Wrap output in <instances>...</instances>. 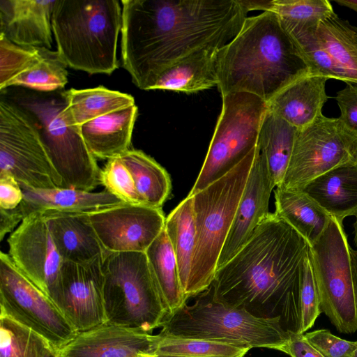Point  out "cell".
<instances>
[{
    "label": "cell",
    "instance_id": "51",
    "mask_svg": "<svg viewBox=\"0 0 357 357\" xmlns=\"http://www.w3.org/2000/svg\"><path fill=\"white\" fill-rule=\"evenodd\" d=\"M142 357H155V356H151V355H143Z\"/></svg>",
    "mask_w": 357,
    "mask_h": 357
},
{
    "label": "cell",
    "instance_id": "19",
    "mask_svg": "<svg viewBox=\"0 0 357 357\" xmlns=\"http://www.w3.org/2000/svg\"><path fill=\"white\" fill-rule=\"evenodd\" d=\"M55 1L1 0L0 33L21 46L51 49Z\"/></svg>",
    "mask_w": 357,
    "mask_h": 357
},
{
    "label": "cell",
    "instance_id": "1",
    "mask_svg": "<svg viewBox=\"0 0 357 357\" xmlns=\"http://www.w3.org/2000/svg\"><path fill=\"white\" fill-rule=\"evenodd\" d=\"M123 67L140 89L151 90L172 63L204 46L222 48L247 12L237 0H122Z\"/></svg>",
    "mask_w": 357,
    "mask_h": 357
},
{
    "label": "cell",
    "instance_id": "11",
    "mask_svg": "<svg viewBox=\"0 0 357 357\" xmlns=\"http://www.w3.org/2000/svg\"><path fill=\"white\" fill-rule=\"evenodd\" d=\"M0 174L35 190L62 185L34 121L8 98L0 101Z\"/></svg>",
    "mask_w": 357,
    "mask_h": 357
},
{
    "label": "cell",
    "instance_id": "14",
    "mask_svg": "<svg viewBox=\"0 0 357 357\" xmlns=\"http://www.w3.org/2000/svg\"><path fill=\"white\" fill-rule=\"evenodd\" d=\"M104 257L85 264H62L52 301L77 333L106 323L102 269Z\"/></svg>",
    "mask_w": 357,
    "mask_h": 357
},
{
    "label": "cell",
    "instance_id": "34",
    "mask_svg": "<svg viewBox=\"0 0 357 357\" xmlns=\"http://www.w3.org/2000/svg\"><path fill=\"white\" fill-rule=\"evenodd\" d=\"M41 57L8 84L9 86H24L43 93L62 89L68 83V66L57 51L40 47Z\"/></svg>",
    "mask_w": 357,
    "mask_h": 357
},
{
    "label": "cell",
    "instance_id": "18",
    "mask_svg": "<svg viewBox=\"0 0 357 357\" xmlns=\"http://www.w3.org/2000/svg\"><path fill=\"white\" fill-rule=\"evenodd\" d=\"M157 335L109 324L77 333L59 357H142L152 355Z\"/></svg>",
    "mask_w": 357,
    "mask_h": 357
},
{
    "label": "cell",
    "instance_id": "35",
    "mask_svg": "<svg viewBox=\"0 0 357 357\" xmlns=\"http://www.w3.org/2000/svg\"><path fill=\"white\" fill-rule=\"evenodd\" d=\"M56 352L40 335L0 315V357H50Z\"/></svg>",
    "mask_w": 357,
    "mask_h": 357
},
{
    "label": "cell",
    "instance_id": "17",
    "mask_svg": "<svg viewBox=\"0 0 357 357\" xmlns=\"http://www.w3.org/2000/svg\"><path fill=\"white\" fill-rule=\"evenodd\" d=\"M273 188L266 158L257 146L256 155L216 271L244 247L270 213L268 204Z\"/></svg>",
    "mask_w": 357,
    "mask_h": 357
},
{
    "label": "cell",
    "instance_id": "26",
    "mask_svg": "<svg viewBox=\"0 0 357 357\" xmlns=\"http://www.w3.org/2000/svg\"><path fill=\"white\" fill-rule=\"evenodd\" d=\"M275 214L298 232L310 245L321 236L331 217L302 190L277 187Z\"/></svg>",
    "mask_w": 357,
    "mask_h": 357
},
{
    "label": "cell",
    "instance_id": "37",
    "mask_svg": "<svg viewBox=\"0 0 357 357\" xmlns=\"http://www.w3.org/2000/svg\"><path fill=\"white\" fill-rule=\"evenodd\" d=\"M317 29H305L289 33L308 64L310 74L348 83L345 73L317 40L315 35Z\"/></svg>",
    "mask_w": 357,
    "mask_h": 357
},
{
    "label": "cell",
    "instance_id": "31",
    "mask_svg": "<svg viewBox=\"0 0 357 357\" xmlns=\"http://www.w3.org/2000/svg\"><path fill=\"white\" fill-rule=\"evenodd\" d=\"M315 35L345 73L348 83L357 85V26L335 14L319 23Z\"/></svg>",
    "mask_w": 357,
    "mask_h": 357
},
{
    "label": "cell",
    "instance_id": "13",
    "mask_svg": "<svg viewBox=\"0 0 357 357\" xmlns=\"http://www.w3.org/2000/svg\"><path fill=\"white\" fill-rule=\"evenodd\" d=\"M0 315L8 317L46 340L57 351L77 332L55 303L0 253Z\"/></svg>",
    "mask_w": 357,
    "mask_h": 357
},
{
    "label": "cell",
    "instance_id": "12",
    "mask_svg": "<svg viewBox=\"0 0 357 357\" xmlns=\"http://www.w3.org/2000/svg\"><path fill=\"white\" fill-rule=\"evenodd\" d=\"M357 163V135L338 118L324 114L298 130L290 161L278 187L302 190L314 178L347 164Z\"/></svg>",
    "mask_w": 357,
    "mask_h": 357
},
{
    "label": "cell",
    "instance_id": "27",
    "mask_svg": "<svg viewBox=\"0 0 357 357\" xmlns=\"http://www.w3.org/2000/svg\"><path fill=\"white\" fill-rule=\"evenodd\" d=\"M298 129L267 109L257 146L266 158L274 187L281 185L291 156Z\"/></svg>",
    "mask_w": 357,
    "mask_h": 357
},
{
    "label": "cell",
    "instance_id": "49",
    "mask_svg": "<svg viewBox=\"0 0 357 357\" xmlns=\"http://www.w3.org/2000/svg\"><path fill=\"white\" fill-rule=\"evenodd\" d=\"M351 357H357V349L354 351Z\"/></svg>",
    "mask_w": 357,
    "mask_h": 357
},
{
    "label": "cell",
    "instance_id": "46",
    "mask_svg": "<svg viewBox=\"0 0 357 357\" xmlns=\"http://www.w3.org/2000/svg\"><path fill=\"white\" fill-rule=\"evenodd\" d=\"M238 3L248 13L250 10H260L272 11L273 8V0H237Z\"/></svg>",
    "mask_w": 357,
    "mask_h": 357
},
{
    "label": "cell",
    "instance_id": "45",
    "mask_svg": "<svg viewBox=\"0 0 357 357\" xmlns=\"http://www.w3.org/2000/svg\"><path fill=\"white\" fill-rule=\"evenodd\" d=\"M24 217L17 206L14 209L0 208V240L2 241L8 233H12Z\"/></svg>",
    "mask_w": 357,
    "mask_h": 357
},
{
    "label": "cell",
    "instance_id": "29",
    "mask_svg": "<svg viewBox=\"0 0 357 357\" xmlns=\"http://www.w3.org/2000/svg\"><path fill=\"white\" fill-rule=\"evenodd\" d=\"M145 253L167 315H171L186 304L187 299L182 289L176 257L165 227Z\"/></svg>",
    "mask_w": 357,
    "mask_h": 357
},
{
    "label": "cell",
    "instance_id": "21",
    "mask_svg": "<svg viewBox=\"0 0 357 357\" xmlns=\"http://www.w3.org/2000/svg\"><path fill=\"white\" fill-rule=\"evenodd\" d=\"M20 185L23 199L18 207L24 219L33 213H90L123 203L106 190L98 192L64 188L35 190Z\"/></svg>",
    "mask_w": 357,
    "mask_h": 357
},
{
    "label": "cell",
    "instance_id": "48",
    "mask_svg": "<svg viewBox=\"0 0 357 357\" xmlns=\"http://www.w3.org/2000/svg\"><path fill=\"white\" fill-rule=\"evenodd\" d=\"M337 4L347 7L357 13V0H334Z\"/></svg>",
    "mask_w": 357,
    "mask_h": 357
},
{
    "label": "cell",
    "instance_id": "9",
    "mask_svg": "<svg viewBox=\"0 0 357 357\" xmlns=\"http://www.w3.org/2000/svg\"><path fill=\"white\" fill-rule=\"evenodd\" d=\"M222 96V107L192 196L224 176L257 147L267 102L244 92Z\"/></svg>",
    "mask_w": 357,
    "mask_h": 357
},
{
    "label": "cell",
    "instance_id": "5",
    "mask_svg": "<svg viewBox=\"0 0 357 357\" xmlns=\"http://www.w3.org/2000/svg\"><path fill=\"white\" fill-rule=\"evenodd\" d=\"M257 147L222 178L193 197L195 247L184 295L196 297L211 285L252 168Z\"/></svg>",
    "mask_w": 357,
    "mask_h": 357
},
{
    "label": "cell",
    "instance_id": "8",
    "mask_svg": "<svg viewBox=\"0 0 357 357\" xmlns=\"http://www.w3.org/2000/svg\"><path fill=\"white\" fill-rule=\"evenodd\" d=\"M106 323L152 333L167 311L145 252H107L102 265Z\"/></svg>",
    "mask_w": 357,
    "mask_h": 357
},
{
    "label": "cell",
    "instance_id": "42",
    "mask_svg": "<svg viewBox=\"0 0 357 357\" xmlns=\"http://www.w3.org/2000/svg\"><path fill=\"white\" fill-rule=\"evenodd\" d=\"M335 100L340 110V119L353 132L357 135V85L347 83L339 91Z\"/></svg>",
    "mask_w": 357,
    "mask_h": 357
},
{
    "label": "cell",
    "instance_id": "23",
    "mask_svg": "<svg viewBox=\"0 0 357 357\" xmlns=\"http://www.w3.org/2000/svg\"><path fill=\"white\" fill-rule=\"evenodd\" d=\"M134 105L84 123L78 127L89 150L96 158H119L128 151L137 116Z\"/></svg>",
    "mask_w": 357,
    "mask_h": 357
},
{
    "label": "cell",
    "instance_id": "7",
    "mask_svg": "<svg viewBox=\"0 0 357 357\" xmlns=\"http://www.w3.org/2000/svg\"><path fill=\"white\" fill-rule=\"evenodd\" d=\"M10 100L24 110L36 125L47 153L61 178V188L92 191L100 185L96 159L78 127L64 114L66 101L59 93L20 91Z\"/></svg>",
    "mask_w": 357,
    "mask_h": 357
},
{
    "label": "cell",
    "instance_id": "28",
    "mask_svg": "<svg viewBox=\"0 0 357 357\" xmlns=\"http://www.w3.org/2000/svg\"><path fill=\"white\" fill-rule=\"evenodd\" d=\"M66 101L64 114L73 126L84 123L108 113L135 105L130 94L99 86L95 88L63 91Z\"/></svg>",
    "mask_w": 357,
    "mask_h": 357
},
{
    "label": "cell",
    "instance_id": "50",
    "mask_svg": "<svg viewBox=\"0 0 357 357\" xmlns=\"http://www.w3.org/2000/svg\"><path fill=\"white\" fill-rule=\"evenodd\" d=\"M50 357H59L58 353L56 352V353L54 354L53 355L50 356Z\"/></svg>",
    "mask_w": 357,
    "mask_h": 357
},
{
    "label": "cell",
    "instance_id": "39",
    "mask_svg": "<svg viewBox=\"0 0 357 357\" xmlns=\"http://www.w3.org/2000/svg\"><path fill=\"white\" fill-rule=\"evenodd\" d=\"M100 181L107 191L123 203L144 204L130 172L119 158L107 160L100 171Z\"/></svg>",
    "mask_w": 357,
    "mask_h": 357
},
{
    "label": "cell",
    "instance_id": "40",
    "mask_svg": "<svg viewBox=\"0 0 357 357\" xmlns=\"http://www.w3.org/2000/svg\"><path fill=\"white\" fill-rule=\"evenodd\" d=\"M301 321L298 333L304 334L314 324L321 312L310 257L306 259L300 290Z\"/></svg>",
    "mask_w": 357,
    "mask_h": 357
},
{
    "label": "cell",
    "instance_id": "2",
    "mask_svg": "<svg viewBox=\"0 0 357 357\" xmlns=\"http://www.w3.org/2000/svg\"><path fill=\"white\" fill-rule=\"evenodd\" d=\"M309 243L269 213L244 247L215 272L214 298L298 333L300 290Z\"/></svg>",
    "mask_w": 357,
    "mask_h": 357
},
{
    "label": "cell",
    "instance_id": "41",
    "mask_svg": "<svg viewBox=\"0 0 357 357\" xmlns=\"http://www.w3.org/2000/svg\"><path fill=\"white\" fill-rule=\"evenodd\" d=\"M307 342L324 357H351L357 349V341L338 337L327 329L303 334Z\"/></svg>",
    "mask_w": 357,
    "mask_h": 357
},
{
    "label": "cell",
    "instance_id": "33",
    "mask_svg": "<svg viewBox=\"0 0 357 357\" xmlns=\"http://www.w3.org/2000/svg\"><path fill=\"white\" fill-rule=\"evenodd\" d=\"M157 335L155 357H244L250 350L225 342Z\"/></svg>",
    "mask_w": 357,
    "mask_h": 357
},
{
    "label": "cell",
    "instance_id": "20",
    "mask_svg": "<svg viewBox=\"0 0 357 357\" xmlns=\"http://www.w3.org/2000/svg\"><path fill=\"white\" fill-rule=\"evenodd\" d=\"M41 215L63 261L85 264L107 254L91 225L89 213Z\"/></svg>",
    "mask_w": 357,
    "mask_h": 357
},
{
    "label": "cell",
    "instance_id": "38",
    "mask_svg": "<svg viewBox=\"0 0 357 357\" xmlns=\"http://www.w3.org/2000/svg\"><path fill=\"white\" fill-rule=\"evenodd\" d=\"M40 47H25L0 33V90L4 91L15 77L29 70L40 59Z\"/></svg>",
    "mask_w": 357,
    "mask_h": 357
},
{
    "label": "cell",
    "instance_id": "32",
    "mask_svg": "<svg viewBox=\"0 0 357 357\" xmlns=\"http://www.w3.org/2000/svg\"><path fill=\"white\" fill-rule=\"evenodd\" d=\"M165 229L176 257L184 294L190 273L195 247L196 231L192 196H187L168 215L165 219Z\"/></svg>",
    "mask_w": 357,
    "mask_h": 357
},
{
    "label": "cell",
    "instance_id": "22",
    "mask_svg": "<svg viewBox=\"0 0 357 357\" xmlns=\"http://www.w3.org/2000/svg\"><path fill=\"white\" fill-rule=\"evenodd\" d=\"M327 79L309 74L296 80L267 102L268 109L298 130L310 126L323 114Z\"/></svg>",
    "mask_w": 357,
    "mask_h": 357
},
{
    "label": "cell",
    "instance_id": "24",
    "mask_svg": "<svg viewBox=\"0 0 357 357\" xmlns=\"http://www.w3.org/2000/svg\"><path fill=\"white\" fill-rule=\"evenodd\" d=\"M331 217L343 222L357 214V163L333 168L309 182L302 190Z\"/></svg>",
    "mask_w": 357,
    "mask_h": 357
},
{
    "label": "cell",
    "instance_id": "15",
    "mask_svg": "<svg viewBox=\"0 0 357 357\" xmlns=\"http://www.w3.org/2000/svg\"><path fill=\"white\" fill-rule=\"evenodd\" d=\"M91 225L109 252H145L165 227L162 208L122 203L89 213Z\"/></svg>",
    "mask_w": 357,
    "mask_h": 357
},
{
    "label": "cell",
    "instance_id": "4",
    "mask_svg": "<svg viewBox=\"0 0 357 357\" xmlns=\"http://www.w3.org/2000/svg\"><path fill=\"white\" fill-rule=\"evenodd\" d=\"M121 22L116 0H56L52 27L56 51L70 68L110 75L119 66Z\"/></svg>",
    "mask_w": 357,
    "mask_h": 357
},
{
    "label": "cell",
    "instance_id": "10",
    "mask_svg": "<svg viewBox=\"0 0 357 357\" xmlns=\"http://www.w3.org/2000/svg\"><path fill=\"white\" fill-rule=\"evenodd\" d=\"M309 257L318 291L320 308L337 331H357L350 246L343 224L331 217L314 243Z\"/></svg>",
    "mask_w": 357,
    "mask_h": 357
},
{
    "label": "cell",
    "instance_id": "30",
    "mask_svg": "<svg viewBox=\"0 0 357 357\" xmlns=\"http://www.w3.org/2000/svg\"><path fill=\"white\" fill-rule=\"evenodd\" d=\"M119 158L130 172L143 204L162 208L172 189L167 171L140 150L129 149Z\"/></svg>",
    "mask_w": 357,
    "mask_h": 357
},
{
    "label": "cell",
    "instance_id": "36",
    "mask_svg": "<svg viewBox=\"0 0 357 357\" xmlns=\"http://www.w3.org/2000/svg\"><path fill=\"white\" fill-rule=\"evenodd\" d=\"M272 11L289 33L316 29L321 21L336 14L328 0H273Z\"/></svg>",
    "mask_w": 357,
    "mask_h": 357
},
{
    "label": "cell",
    "instance_id": "47",
    "mask_svg": "<svg viewBox=\"0 0 357 357\" xmlns=\"http://www.w3.org/2000/svg\"><path fill=\"white\" fill-rule=\"evenodd\" d=\"M351 266L353 278L354 293L356 310L357 313V250L350 247Z\"/></svg>",
    "mask_w": 357,
    "mask_h": 357
},
{
    "label": "cell",
    "instance_id": "3",
    "mask_svg": "<svg viewBox=\"0 0 357 357\" xmlns=\"http://www.w3.org/2000/svg\"><path fill=\"white\" fill-rule=\"evenodd\" d=\"M309 74L299 47L273 11L247 17L238 34L218 53V87L222 96L244 92L268 102Z\"/></svg>",
    "mask_w": 357,
    "mask_h": 357
},
{
    "label": "cell",
    "instance_id": "6",
    "mask_svg": "<svg viewBox=\"0 0 357 357\" xmlns=\"http://www.w3.org/2000/svg\"><path fill=\"white\" fill-rule=\"evenodd\" d=\"M161 323L159 334L280 351L289 338L279 319L255 317L217 301L211 285Z\"/></svg>",
    "mask_w": 357,
    "mask_h": 357
},
{
    "label": "cell",
    "instance_id": "43",
    "mask_svg": "<svg viewBox=\"0 0 357 357\" xmlns=\"http://www.w3.org/2000/svg\"><path fill=\"white\" fill-rule=\"evenodd\" d=\"M22 199L23 192L18 182L8 174H0V208L14 209Z\"/></svg>",
    "mask_w": 357,
    "mask_h": 357
},
{
    "label": "cell",
    "instance_id": "25",
    "mask_svg": "<svg viewBox=\"0 0 357 357\" xmlns=\"http://www.w3.org/2000/svg\"><path fill=\"white\" fill-rule=\"evenodd\" d=\"M220 49L204 46L176 61L160 75L151 90L192 93L218 86L217 56Z\"/></svg>",
    "mask_w": 357,
    "mask_h": 357
},
{
    "label": "cell",
    "instance_id": "16",
    "mask_svg": "<svg viewBox=\"0 0 357 357\" xmlns=\"http://www.w3.org/2000/svg\"><path fill=\"white\" fill-rule=\"evenodd\" d=\"M7 242L14 264L52 301L63 261L44 217L33 213L25 218Z\"/></svg>",
    "mask_w": 357,
    "mask_h": 357
},
{
    "label": "cell",
    "instance_id": "44",
    "mask_svg": "<svg viewBox=\"0 0 357 357\" xmlns=\"http://www.w3.org/2000/svg\"><path fill=\"white\" fill-rule=\"evenodd\" d=\"M289 338L281 348L282 351L291 357H324L305 339L303 334L287 331Z\"/></svg>",
    "mask_w": 357,
    "mask_h": 357
}]
</instances>
